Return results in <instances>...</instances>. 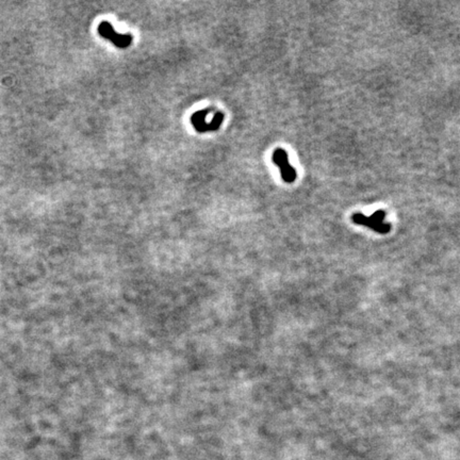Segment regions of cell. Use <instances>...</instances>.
<instances>
[{"instance_id": "cell-3", "label": "cell", "mask_w": 460, "mask_h": 460, "mask_svg": "<svg viewBox=\"0 0 460 460\" xmlns=\"http://www.w3.org/2000/svg\"><path fill=\"white\" fill-rule=\"evenodd\" d=\"M273 162L279 168L280 175L287 183H292L296 179V171L289 163L288 154L283 148H277L273 153Z\"/></svg>"}, {"instance_id": "cell-4", "label": "cell", "mask_w": 460, "mask_h": 460, "mask_svg": "<svg viewBox=\"0 0 460 460\" xmlns=\"http://www.w3.org/2000/svg\"><path fill=\"white\" fill-rule=\"evenodd\" d=\"M224 122V114L222 112H216L212 118V122L207 124L204 123L197 127H194L195 130L199 133H204V132H209V131H215L219 128V126Z\"/></svg>"}, {"instance_id": "cell-1", "label": "cell", "mask_w": 460, "mask_h": 460, "mask_svg": "<svg viewBox=\"0 0 460 460\" xmlns=\"http://www.w3.org/2000/svg\"><path fill=\"white\" fill-rule=\"evenodd\" d=\"M385 215H387V213L383 210H377L371 216H365L362 213H354L352 215V220L355 224L371 228L375 232L384 234L388 233L391 229V225L383 222Z\"/></svg>"}, {"instance_id": "cell-2", "label": "cell", "mask_w": 460, "mask_h": 460, "mask_svg": "<svg viewBox=\"0 0 460 460\" xmlns=\"http://www.w3.org/2000/svg\"><path fill=\"white\" fill-rule=\"evenodd\" d=\"M98 33L103 39L111 41L117 48H127L132 43V35L129 33H117L109 22H101L98 26Z\"/></svg>"}]
</instances>
